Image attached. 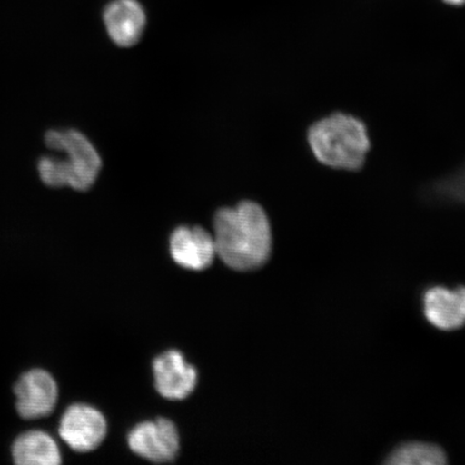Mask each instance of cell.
Listing matches in <instances>:
<instances>
[{"label":"cell","mask_w":465,"mask_h":465,"mask_svg":"<svg viewBox=\"0 0 465 465\" xmlns=\"http://www.w3.org/2000/svg\"><path fill=\"white\" fill-rule=\"evenodd\" d=\"M214 245L218 257L232 270L259 269L270 258L272 231L264 209L253 202L223 208L214 216Z\"/></svg>","instance_id":"6da1fadb"},{"label":"cell","mask_w":465,"mask_h":465,"mask_svg":"<svg viewBox=\"0 0 465 465\" xmlns=\"http://www.w3.org/2000/svg\"><path fill=\"white\" fill-rule=\"evenodd\" d=\"M46 148L65 155H44L37 163L40 180L49 188L71 187L87 191L102 170V159L84 134L75 130H50L45 133Z\"/></svg>","instance_id":"7a4b0ae2"},{"label":"cell","mask_w":465,"mask_h":465,"mask_svg":"<svg viewBox=\"0 0 465 465\" xmlns=\"http://www.w3.org/2000/svg\"><path fill=\"white\" fill-rule=\"evenodd\" d=\"M308 143L319 163L344 171L359 170L371 148L368 129L363 122L341 113L313 124L308 131Z\"/></svg>","instance_id":"3957f363"},{"label":"cell","mask_w":465,"mask_h":465,"mask_svg":"<svg viewBox=\"0 0 465 465\" xmlns=\"http://www.w3.org/2000/svg\"><path fill=\"white\" fill-rule=\"evenodd\" d=\"M129 445L136 455L156 463L171 462L180 443L176 426L165 418L138 424L129 434Z\"/></svg>","instance_id":"277c9868"},{"label":"cell","mask_w":465,"mask_h":465,"mask_svg":"<svg viewBox=\"0 0 465 465\" xmlns=\"http://www.w3.org/2000/svg\"><path fill=\"white\" fill-rule=\"evenodd\" d=\"M106 433V420L100 411L91 406L74 404L68 407L61 420V438L78 452L97 449Z\"/></svg>","instance_id":"5b68a950"},{"label":"cell","mask_w":465,"mask_h":465,"mask_svg":"<svg viewBox=\"0 0 465 465\" xmlns=\"http://www.w3.org/2000/svg\"><path fill=\"white\" fill-rule=\"evenodd\" d=\"M16 410L25 420H38L51 414L57 402L54 378L44 370H32L15 386Z\"/></svg>","instance_id":"8992f818"},{"label":"cell","mask_w":465,"mask_h":465,"mask_svg":"<svg viewBox=\"0 0 465 465\" xmlns=\"http://www.w3.org/2000/svg\"><path fill=\"white\" fill-rule=\"evenodd\" d=\"M156 391L163 398L179 401L188 398L197 385V371L182 352L167 351L153 362Z\"/></svg>","instance_id":"52a82bcc"},{"label":"cell","mask_w":465,"mask_h":465,"mask_svg":"<svg viewBox=\"0 0 465 465\" xmlns=\"http://www.w3.org/2000/svg\"><path fill=\"white\" fill-rule=\"evenodd\" d=\"M171 254L174 262L184 269H208L216 258L213 237L200 226H180L171 236Z\"/></svg>","instance_id":"ba28073f"},{"label":"cell","mask_w":465,"mask_h":465,"mask_svg":"<svg viewBox=\"0 0 465 465\" xmlns=\"http://www.w3.org/2000/svg\"><path fill=\"white\" fill-rule=\"evenodd\" d=\"M104 23L110 39L122 48L141 40L147 15L138 0H113L104 11Z\"/></svg>","instance_id":"9c48e42d"},{"label":"cell","mask_w":465,"mask_h":465,"mask_svg":"<svg viewBox=\"0 0 465 465\" xmlns=\"http://www.w3.org/2000/svg\"><path fill=\"white\" fill-rule=\"evenodd\" d=\"M424 313L434 327L450 331L465 324V288H433L424 296Z\"/></svg>","instance_id":"30bf717a"},{"label":"cell","mask_w":465,"mask_h":465,"mask_svg":"<svg viewBox=\"0 0 465 465\" xmlns=\"http://www.w3.org/2000/svg\"><path fill=\"white\" fill-rule=\"evenodd\" d=\"M15 464L56 465L62 462L55 440L43 431H31L19 436L13 446Z\"/></svg>","instance_id":"8fae6325"},{"label":"cell","mask_w":465,"mask_h":465,"mask_svg":"<svg viewBox=\"0 0 465 465\" xmlns=\"http://www.w3.org/2000/svg\"><path fill=\"white\" fill-rule=\"evenodd\" d=\"M391 465H443L446 456L439 447L411 443L394 450L387 460Z\"/></svg>","instance_id":"7c38bea8"},{"label":"cell","mask_w":465,"mask_h":465,"mask_svg":"<svg viewBox=\"0 0 465 465\" xmlns=\"http://www.w3.org/2000/svg\"><path fill=\"white\" fill-rule=\"evenodd\" d=\"M444 2L451 5H462L465 3V0H444Z\"/></svg>","instance_id":"4fadbf2b"}]
</instances>
